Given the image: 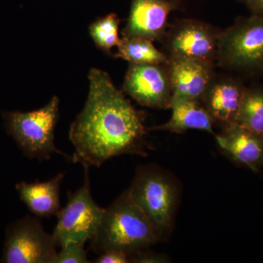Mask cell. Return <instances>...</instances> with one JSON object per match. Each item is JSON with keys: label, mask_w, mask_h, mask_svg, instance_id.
Wrapping results in <instances>:
<instances>
[{"label": "cell", "mask_w": 263, "mask_h": 263, "mask_svg": "<svg viewBox=\"0 0 263 263\" xmlns=\"http://www.w3.org/2000/svg\"><path fill=\"white\" fill-rule=\"evenodd\" d=\"M89 89L82 111L71 124L72 160L99 167L117 156H146V129L141 112L117 89L105 71H89Z\"/></svg>", "instance_id": "6da1fadb"}, {"label": "cell", "mask_w": 263, "mask_h": 263, "mask_svg": "<svg viewBox=\"0 0 263 263\" xmlns=\"http://www.w3.org/2000/svg\"><path fill=\"white\" fill-rule=\"evenodd\" d=\"M159 240L147 216L132 200L127 190L105 209L101 222L91 240V249L98 253L119 250L131 257Z\"/></svg>", "instance_id": "7a4b0ae2"}, {"label": "cell", "mask_w": 263, "mask_h": 263, "mask_svg": "<svg viewBox=\"0 0 263 263\" xmlns=\"http://www.w3.org/2000/svg\"><path fill=\"white\" fill-rule=\"evenodd\" d=\"M59 105V98L53 97L47 105L37 110L4 114L8 133L29 158L48 160L53 154H58L70 160L68 155L59 150L54 144Z\"/></svg>", "instance_id": "3957f363"}, {"label": "cell", "mask_w": 263, "mask_h": 263, "mask_svg": "<svg viewBox=\"0 0 263 263\" xmlns=\"http://www.w3.org/2000/svg\"><path fill=\"white\" fill-rule=\"evenodd\" d=\"M127 192L159 237L171 228L177 194L176 185L168 176L153 167H141Z\"/></svg>", "instance_id": "277c9868"}, {"label": "cell", "mask_w": 263, "mask_h": 263, "mask_svg": "<svg viewBox=\"0 0 263 263\" xmlns=\"http://www.w3.org/2000/svg\"><path fill=\"white\" fill-rule=\"evenodd\" d=\"M217 58L230 68L263 71V17L240 18L219 34Z\"/></svg>", "instance_id": "5b68a950"}, {"label": "cell", "mask_w": 263, "mask_h": 263, "mask_svg": "<svg viewBox=\"0 0 263 263\" xmlns=\"http://www.w3.org/2000/svg\"><path fill=\"white\" fill-rule=\"evenodd\" d=\"M89 169L84 167V185L75 193H68L65 207L57 214L53 235L60 247L69 242L84 245L95 236L101 222L105 209L99 206L91 196Z\"/></svg>", "instance_id": "8992f818"}, {"label": "cell", "mask_w": 263, "mask_h": 263, "mask_svg": "<svg viewBox=\"0 0 263 263\" xmlns=\"http://www.w3.org/2000/svg\"><path fill=\"white\" fill-rule=\"evenodd\" d=\"M57 247L53 234L45 231L41 220L27 215L8 227L3 262L53 263Z\"/></svg>", "instance_id": "52a82bcc"}, {"label": "cell", "mask_w": 263, "mask_h": 263, "mask_svg": "<svg viewBox=\"0 0 263 263\" xmlns=\"http://www.w3.org/2000/svg\"><path fill=\"white\" fill-rule=\"evenodd\" d=\"M124 91L143 106L171 108L172 86L162 65L129 64L124 82Z\"/></svg>", "instance_id": "ba28073f"}, {"label": "cell", "mask_w": 263, "mask_h": 263, "mask_svg": "<svg viewBox=\"0 0 263 263\" xmlns=\"http://www.w3.org/2000/svg\"><path fill=\"white\" fill-rule=\"evenodd\" d=\"M219 35L202 22L184 21L176 27L170 37L171 57L191 59L212 65L218 55Z\"/></svg>", "instance_id": "9c48e42d"}, {"label": "cell", "mask_w": 263, "mask_h": 263, "mask_svg": "<svg viewBox=\"0 0 263 263\" xmlns=\"http://www.w3.org/2000/svg\"><path fill=\"white\" fill-rule=\"evenodd\" d=\"M172 99L200 101L212 84V66L198 60L173 58L168 62Z\"/></svg>", "instance_id": "30bf717a"}, {"label": "cell", "mask_w": 263, "mask_h": 263, "mask_svg": "<svg viewBox=\"0 0 263 263\" xmlns=\"http://www.w3.org/2000/svg\"><path fill=\"white\" fill-rule=\"evenodd\" d=\"M175 7L168 0H133L124 37H139L149 41L163 34L167 18Z\"/></svg>", "instance_id": "8fae6325"}, {"label": "cell", "mask_w": 263, "mask_h": 263, "mask_svg": "<svg viewBox=\"0 0 263 263\" xmlns=\"http://www.w3.org/2000/svg\"><path fill=\"white\" fill-rule=\"evenodd\" d=\"M215 137L221 149L236 162L254 172L263 167V133L231 123Z\"/></svg>", "instance_id": "7c38bea8"}, {"label": "cell", "mask_w": 263, "mask_h": 263, "mask_svg": "<svg viewBox=\"0 0 263 263\" xmlns=\"http://www.w3.org/2000/svg\"><path fill=\"white\" fill-rule=\"evenodd\" d=\"M65 174L60 173L44 182L17 183L19 197L29 210L37 217L57 215L60 209V187Z\"/></svg>", "instance_id": "4fadbf2b"}, {"label": "cell", "mask_w": 263, "mask_h": 263, "mask_svg": "<svg viewBox=\"0 0 263 263\" xmlns=\"http://www.w3.org/2000/svg\"><path fill=\"white\" fill-rule=\"evenodd\" d=\"M245 88L232 79L211 84L202 100L214 120L229 124L234 123L241 104Z\"/></svg>", "instance_id": "5bb4252c"}, {"label": "cell", "mask_w": 263, "mask_h": 263, "mask_svg": "<svg viewBox=\"0 0 263 263\" xmlns=\"http://www.w3.org/2000/svg\"><path fill=\"white\" fill-rule=\"evenodd\" d=\"M172 116L168 122L162 125L151 128L154 130L168 131L182 133L190 129L208 132L214 135L213 129L214 119L205 107L199 101L172 99L171 108Z\"/></svg>", "instance_id": "9a60e30c"}, {"label": "cell", "mask_w": 263, "mask_h": 263, "mask_svg": "<svg viewBox=\"0 0 263 263\" xmlns=\"http://www.w3.org/2000/svg\"><path fill=\"white\" fill-rule=\"evenodd\" d=\"M116 57L130 63L168 64L169 60L154 46L152 41L139 37H123Z\"/></svg>", "instance_id": "2e32d148"}, {"label": "cell", "mask_w": 263, "mask_h": 263, "mask_svg": "<svg viewBox=\"0 0 263 263\" xmlns=\"http://www.w3.org/2000/svg\"><path fill=\"white\" fill-rule=\"evenodd\" d=\"M234 123L263 133V86L246 89Z\"/></svg>", "instance_id": "e0dca14e"}, {"label": "cell", "mask_w": 263, "mask_h": 263, "mask_svg": "<svg viewBox=\"0 0 263 263\" xmlns=\"http://www.w3.org/2000/svg\"><path fill=\"white\" fill-rule=\"evenodd\" d=\"M119 19L115 13H110L98 18L89 27V33L97 46L104 51L119 46L121 38L119 36Z\"/></svg>", "instance_id": "ac0fdd59"}, {"label": "cell", "mask_w": 263, "mask_h": 263, "mask_svg": "<svg viewBox=\"0 0 263 263\" xmlns=\"http://www.w3.org/2000/svg\"><path fill=\"white\" fill-rule=\"evenodd\" d=\"M87 252L84 243L69 242L61 247L53 263H87Z\"/></svg>", "instance_id": "d6986e66"}, {"label": "cell", "mask_w": 263, "mask_h": 263, "mask_svg": "<svg viewBox=\"0 0 263 263\" xmlns=\"http://www.w3.org/2000/svg\"><path fill=\"white\" fill-rule=\"evenodd\" d=\"M97 263H127L130 262V257L126 252L119 250L105 251L95 259Z\"/></svg>", "instance_id": "ffe728a7"}, {"label": "cell", "mask_w": 263, "mask_h": 263, "mask_svg": "<svg viewBox=\"0 0 263 263\" xmlns=\"http://www.w3.org/2000/svg\"><path fill=\"white\" fill-rule=\"evenodd\" d=\"M130 262L138 263H163L168 262L169 259L163 254L142 251L130 257Z\"/></svg>", "instance_id": "44dd1931"}, {"label": "cell", "mask_w": 263, "mask_h": 263, "mask_svg": "<svg viewBox=\"0 0 263 263\" xmlns=\"http://www.w3.org/2000/svg\"><path fill=\"white\" fill-rule=\"evenodd\" d=\"M252 14L263 17V0H241Z\"/></svg>", "instance_id": "7402d4cb"}]
</instances>
